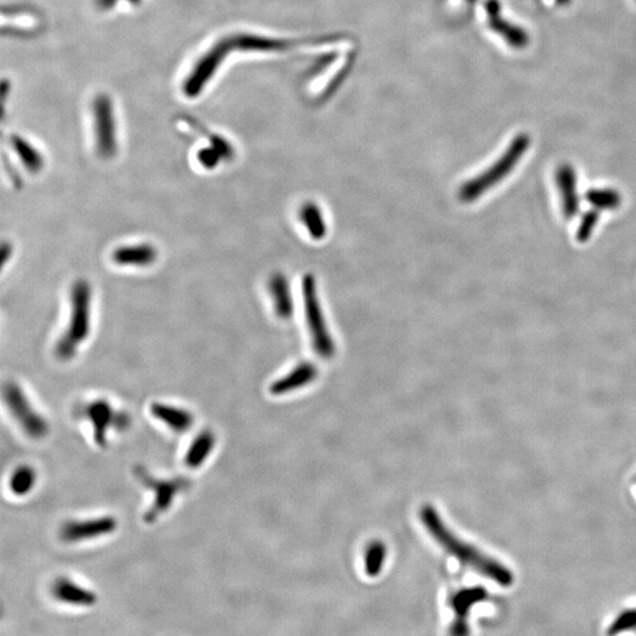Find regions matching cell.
Returning <instances> with one entry per match:
<instances>
[{
    "label": "cell",
    "instance_id": "cell-23",
    "mask_svg": "<svg viewBox=\"0 0 636 636\" xmlns=\"http://www.w3.org/2000/svg\"><path fill=\"white\" fill-rule=\"evenodd\" d=\"M494 25H495V29L509 41V44L513 45L515 48H523L528 43V36L526 32L517 26L510 25V24L501 22V20L494 22Z\"/></svg>",
    "mask_w": 636,
    "mask_h": 636
},
{
    "label": "cell",
    "instance_id": "cell-25",
    "mask_svg": "<svg viewBox=\"0 0 636 636\" xmlns=\"http://www.w3.org/2000/svg\"><path fill=\"white\" fill-rule=\"evenodd\" d=\"M628 629H636V608L635 609H628V611H622L615 621L611 623V627L608 629V634H618V632H625Z\"/></svg>",
    "mask_w": 636,
    "mask_h": 636
},
{
    "label": "cell",
    "instance_id": "cell-27",
    "mask_svg": "<svg viewBox=\"0 0 636 636\" xmlns=\"http://www.w3.org/2000/svg\"><path fill=\"white\" fill-rule=\"evenodd\" d=\"M221 158H223V156L216 149H214V150H208L206 149V150L201 151L198 155L199 163L205 169H214V168H216Z\"/></svg>",
    "mask_w": 636,
    "mask_h": 636
},
{
    "label": "cell",
    "instance_id": "cell-16",
    "mask_svg": "<svg viewBox=\"0 0 636 636\" xmlns=\"http://www.w3.org/2000/svg\"><path fill=\"white\" fill-rule=\"evenodd\" d=\"M316 375L317 370L313 365L303 363V365H298L297 368L294 369L292 372H289L287 376L272 383L270 386V393L273 395L290 393L292 390L309 384L311 381L315 379Z\"/></svg>",
    "mask_w": 636,
    "mask_h": 636
},
{
    "label": "cell",
    "instance_id": "cell-12",
    "mask_svg": "<svg viewBox=\"0 0 636 636\" xmlns=\"http://www.w3.org/2000/svg\"><path fill=\"white\" fill-rule=\"evenodd\" d=\"M224 45H218L212 48L194 69V72L185 84V93L188 96L198 95L206 81H209L208 79L214 74L215 69L221 63L222 57L224 55Z\"/></svg>",
    "mask_w": 636,
    "mask_h": 636
},
{
    "label": "cell",
    "instance_id": "cell-3",
    "mask_svg": "<svg viewBox=\"0 0 636 636\" xmlns=\"http://www.w3.org/2000/svg\"><path fill=\"white\" fill-rule=\"evenodd\" d=\"M530 138L525 133L516 136L501 158L497 159L489 169L474 180H471L460 190V198L464 202H471L483 195L487 190L504 180L515 169L516 164L522 159L526 151L529 149Z\"/></svg>",
    "mask_w": 636,
    "mask_h": 636
},
{
    "label": "cell",
    "instance_id": "cell-1",
    "mask_svg": "<svg viewBox=\"0 0 636 636\" xmlns=\"http://www.w3.org/2000/svg\"><path fill=\"white\" fill-rule=\"evenodd\" d=\"M423 526L427 528L431 536L434 537L442 548L450 555L456 557L464 566L471 567L478 573L493 580L500 586L508 587L514 581V576L507 567L496 560L486 555L485 553L475 548L474 546L464 542L452 533L442 521L438 510L431 506H424L419 513Z\"/></svg>",
    "mask_w": 636,
    "mask_h": 636
},
{
    "label": "cell",
    "instance_id": "cell-2",
    "mask_svg": "<svg viewBox=\"0 0 636 636\" xmlns=\"http://www.w3.org/2000/svg\"><path fill=\"white\" fill-rule=\"evenodd\" d=\"M91 285L88 280H77L71 289L69 323L55 344V356L59 360L74 358L79 346L88 339L91 331Z\"/></svg>",
    "mask_w": 636,
    "mask_h": 636
},
{
    "label": "cell",
    "instance_id": "cell-19",
    "mask_svg": "<svg viewBox=\"0 0 636 636\" xmlns=\"http://www.w3.org/2000/svg\"><path fill=\"white\" fill-rule=\"evenodd\" d=\"M269 287H270V294L273 298L277 315L282 318L289 317L291 310H292V303H291L289 285H287L285 278L280 275L272 277Z\"/></svg>",
    "mask_w": 636,
    "mask_h": 636
},
{
    "label": "cell",
    "instance_id": "cell-6",
    "mask_svg": "<svg viewBox=\"0 0 636 636\" xmlns=\"http://www.w3.org/2000/svg\"><path fill=\"white\" fill-rule=\"evenodd\" d=\"M304 303L306 322L313 336V346L320 356L329 358L335 353V346L324 320L313 277H306L304 280Z\"/></svg>",
    "mask_w": 636,
    "mask_h": 636
},
{
    "label": "cell",
    "instance_id": "cell-8",
    "mask_svg": "<svg viewBox=\"0 0 636 636\" xmlns=\"http://www.w3.org/2000/svg\"><path fill=\"white\" fill-rule=\"evenodd\" d=\"M84 415L93 424V441L100 448L107 445V434L111 428L118 426V422H126L122 414L114 412L112 405L105 400H96L86 405Z\"/></svg>",
    "mask_w": 636,
    "mask_h": 636
},
{
    "label": "cell",
    "instance_id": "cell-13",
    "mask_svg": "<svg viewBox=\"0 0 636 636\" xmlns=\"http://www.w3.org/2000/svg\"><path fill=\"white\" fill-rule=\"evenodd\" d=\"M150 412L155 419L164 423L166 427H169L177 434H183L185 431H190L195 422V417L187 409L162 402L152 403Z\"/></svg>",
    "mask_w": 636,
    "mask_h": 636
},
{
    "label": "cell",
    "instance_id": "cell-24",
    "mask_svg": "<svg viewBox=\"0 0 636 636\" xmlns=\"http://www.w3.org/2000/svg\"><path fill=\"white\" fill-rule=\"evenodd\" d=\"M303 219L306 226L309 229V232L313 237H322L325 229H324L323 218L316 206L308 205L303 209Z\"/></svg>",
    "mask_w": 636,
    "mask_h": 636
},
{
    "label": "cell",
    "instance_id": "cell-21",
    "mask_svg": "<svg viewBox=\"0 0 636 636\" xmlns=\"http://www.w3.org/2000/svg\"><path fill=\"white\" fill-rule=\"evenodd\" d=\"M386 556V546L381 541L369 544L365 554V570L370 578H375L382 570Z\"/></svg>",
    "mask_w": 636,
    "mask_h": 636
},
{
    "label": "cell",
    "instance_id": "cell-10",
    "mask_svg": "<svg viewBox=\"0 0 636 636\" xmlns=\"http://www.w3.org/2000/svg\"><path fill=\"white\" fill-rule=\"evenodd\" d=\"M111 258L119 266L147 268L157 261L158 251L150 243L128 244L118 247Z\"/></svg>",
    "mask_w": 636,
    "mask_h": 636
},
{
    "label": "cell",
    "instance_id": "cell-4",
    "mask_svg": "<svg viewBox=\"0 0 636 636\" xmlns=\"http://www.w3.org/2000/svg\"><path fill=\"white\" fill-rule=\"evenodd\" d=\"M136 475L144 486L152 490L155 494L152 506L144 515V521L147 523L155 522L159 516H162L172 506L177 494L184 492L190 487V481L185 478H176L172 480L156 478L142 467L136 468Z\"/></svg>",
    "mask_w": 636,
    "mask_h": 636
},
{
    "label": "cell",
    "instance_id": "cell-7",
    "mask_svg": "<svg viewBox=\"0 0 636 636\" xmlns=\"http://www.w3.org/2000/svg\"><path fill=\"white\" fill-rule=\"evenodd\" d=\"M117 527V520L109 515L96 519L69 521L60 528V539L67 543L93 540L110 535Z\"/></svg>",
    "mask_w": 636,
    "mask_h": 636
},
{
    "label": "cell",
    "instance_id": "cell-17",
    "mask_svg": "<svg viewBox=\"0 0 636 636\" xmlns=\"http://www.w3.org/2000/svg\"><path fill=\"white\" fill-rule=\"evenodd\" d=\"M216 436L211 431H203L196 436L185 455V464L190 469H198L214 450Z\"/></svg>",
    "mask_w": 636,
    "mask_h": 636
},
{
    "label": "cell",
    "instance_id": "cell-14",
    "mask_svg": "<svg viewBox=\"0 0 636 636\" xmlns=\"http://www.w3.org/2000/svg\"><path fill=\"white\" fill-rule=\"evenodd\" d=\"M52 593L60 602L74 607H93L97 603L96 593L74 583L70 579H58L52 587Z\"/></svg>",
    "mask_w": 636,
    "mask_h": 636
},
{
    "label": "cell",
    "instance_id": "cell-11",
    "mask_svg": "<svg viewBox=\"0 0 636 636\" xmlns=\"http://www.w3.org/2000/svg\"><path fill=\"white\" fill-rule=\"evenodd\" d=\"M556 180L559 187L561 204L564 217L576 216L580 210V197L578 192V177L569 164L560 166L556 172Z\"/></svg>",
    "mask_w": 636,
    "mask_h": 636
},
{
    "label": "cell",
    "instance_id": "cell-28",
    "mask_svg": "<svg viewBox=\"0 0 636 636\" xmlns=\"http://www.w3.org/2000/svg\"><path fill=\"white\" fill-rule=\"evenodd\" d=\"M556 1H557L560 5L568 4V3H569V0H556Z\"/></svg>",
    "mask_w": 636,
    "mask_h": 636
},
{
    "label": "cell",
    "instance_id": "cell-15",
    "mask_svg": "<svg viewBox=\"0 0 636 636\" xmlns=\"http://www.w3.org/2000/svg\"><path fill=\"white\" fill-rule=\"evenodd\" d=\"M97 150L103 158L114 157L117 151V142L114 135V126L111 118L110 109L107 105V100H100L97 107Z\"/></svg>",
    "mask_w": 636,
    "mask_h": 636
},
{
    "label": "cell",
    "instance_id": "cell-22",
    "mask_svg": "<svg viewBox=\"0 0 636 636\" xmlns=\"http://www.w3.org/2000/svg\"><path fill=\"white\" fill-rule=\"evenodd\" d=\"M586 198L596 210L616 209L621 204V196L611 189H592L587 192Z\"/></svg>",
    "mask_w": 636,
    "mask_h": 636
},
{
    "label": "cell",
    "instance_id": "cell-9",
    "mask_svg": "<svg viewBox=\"0 0 636 636\" xmlns=\"http://www.w3.org/2000/svg\"><path fill=\"white\" fill-rule=\"evenodd\" d=\"M487 592L483 587L462 589L452 596L450 606L455 614V621L452 623L450 632L454 635L468 634L467 618L471 608L478 602L486 600Z\"/></svg>",
    "mask_w": 636,
    "mask_h": 636
},
{
    "label": "cell",
    "instance_id": "cell-29",
    "mask_svg": "<svg viewBox=\"0 0 636 636\" xmlns=\"http://www.w3.org/2000/svg\"><path fill=\"white\" fill-rule=\"evenodd\" d=\"M635 480H636V476H635Z\"/></svg>",
    "mask_w": 636,
    "mask_h": 636
},
{
    "label": "cell",
    "instance_id": "cell-18",
    "mask_svg": "<svg viewBox=\"0 0 636 636\" xmlns=\"http://www.w3.org/2000/svg\"><path fill=\"white\" fill-rule=\"evenodd\" d=\"M11 143L15 155L18 156L24 168L31 173L41 172L44 168V159L39 151L20 137H13Z\"/></svg>",
    "mask_w": 636,
    "mask_h": 636
},
{
    "label": "cell",
    "instance_id": "cell-26",
    "mask_svg": "<svg viewBox=\"0 0 636 636\" xmlns=\"http://www.w3.org/2000/svg\"><path fill=\"white\" fill-rule=\"evenodd\" d=\"M597 221H599V210H589L582 216L581 222L579 225L578 235H576L580 242H586L589 238V236L592 235L593 230L597 224Z\"/></svg>",
    "mask_w": 636,
    "mask_h": 636
},
{
    "label": "cell",
    "instance_id": "cell-5",
    "mask_svg": "<svg viewBox=\"0 0 636 636\" xmlns=\"http://www.w3.org/2000/svg\"><path fill=\"white\" fill-rule=\"evenodd\" d=\"M4 396L10 412L27 436L41 440L48 435L46 419L36 412L18 384L8 383L5 386Z\"/></svg>",
    "mask_w": 636,
    "mask_h": 636
},
{
    "label": "cell",
    "instance_id": "cell-20",
    "mask_svg": "<svg viewBox=\"0 0 636 636\" xmlns=\"http://www.w3.org/2000/svg\"><path fill=\"white\" fill-rule=\"evenodd\" d=\"M37 481V475L36 471L29 466H20L17 468L11 480H10V490L15 496H25L27 494L31 493L34 488Z\"/></svg>",
    "mask_w": 636,
    "mask_h": 636
}]
</instances>
